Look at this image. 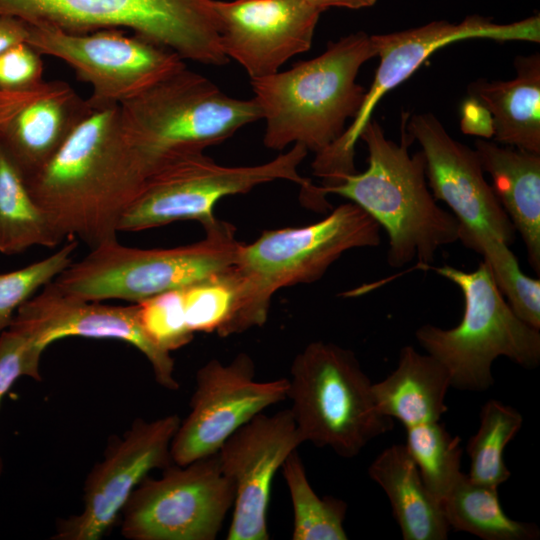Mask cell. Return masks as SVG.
<instances>
[{
	"instance_id": "obj_1",
	"label": "cell",
	"mask_w": 540,
	"mask_h": 540,
	"mask_svg": "<svg viewBox=\"0 0 540 540\" xmlns=\"http://www.w3.org/2000/svg\"><path fill=\"white\" fill-rule=\"evenodd\" d=\"M154 167L127 139L119 105L95 108L51 160L24 181L64 239L91 249L116 240L118 223Z\"/></svg>"
},
{
	"instance_id": "obj_2",
	"label": "cell",
	"mask_w": 540,
	"mask_h": 540,
	"mask_svg": "<svg viewBox=\"0 0 540 540\" xmlns=\"http://www.w3.org/2000/svg\"><path fill=\"white\" fill-rule=\"evenodd\" d=\"M360 139L368 151V167L351 173L331 187L312 185L301 199L309 208H330L327 194L347 198L367 212L388 234L387 262L402 267L417 259L426 270L439 248L458 241L456 217L436 204L426 182L425 160L421 151L410 155L413 139L401 121L400 144L386 138L372 118Z\"/></svg>"
},
{
	"instance_id": "obj_3",
	"label": "cell",
	"mask_w": 540,
	"mask_h": 540,
	"mask_svg": "<svg viewBox=\"0 0 540 540\" xmlns=\"http://www.w3.org/2000/svg\"><path fill=\"white\" fill-rule=\"evenodd\" d=\"M374 57L371 35L358 31L329 42L323 53L288 70L251 79L253 99L266 123L264 145L280 151L300 144L315 155L328 148L358 112L366 90L356 78Z\"/></svg>"
},
{
	"instance_id": "obj_4",
	"label": "cell",
	"mask_w": 540,
	"mask_h": 540,
	"mask_svg": "<svg viewBox=\"0 0 540 540\" xmlns=\"http://www.w3.org/2000/svg\"><path fill=\"white\" fill-rule=\"evenodd\" d=\"M380 225L358 205H339L303 227L265 230L241 244L233 268L240 280L234 332L261 327L276 291L320 279L346 251L380 244Z\"/></svg>"
},
{
	"instance_id": "obj_5",
	"label": "cell",
	"mask_w": 540,
	"mask_h": 540,
	"mask_svg": "<svg viewBox=\"0 0 540 540\" xmlns=\"http://www.w3.org/2000/svg\"><path fill=\"white\" fill-rule=\"evenodd\" d=\"M459 287L464 299L460 323L450 329L425 324L415 336L427 354L448 371L451 387L483 392L494 379L493 361L504 356L526 369L540 363V333L512 311L483 260L471 272L449 265L428 266Z\"/></svg>"
},
{
	"instance_id": "obj_6",
	"label": "cell",
	"mask_w": 540,
	"mask_h": 540,
	"mask_svg": "<svg viewBox=\"0 0 540 540\" xmlns=\"http://www.w3.org/2000/svg\"><path fill=\"white\" fill-rule=\"evenodd\" d=\"M127 139L154 169L219 144L261 119L254 99L234 98L186 65L119 105Z\"/></svg>"
},
{
	"instance_id": "obj_7",
	"label": "cell",
	"mask_w": 540,
	"mask_h": 540,
	"mask_svg": "<svg viewBox=\"0 0 540 540\" xmlns=\"http://www.w3.org/2000/svg\"><path fill=\"white\" fill-rule=\"evenodd\" d=\"M204 230L202 240L174 248L128 247L117 239L102 243L53 282L68 294L100 302L139 303L184 288L231 267L242 244L229 222L217 220Z\"/></svg>"
},
{
	"instance_id": "obj_8",
	"label": "cell",
	"mask_w": 540,
	"mask_h": 540,
	"mask_svg": "<svg viewBox=\"0 0 540 540\" xmlns=\"http://www.w3.org/2000/svg\"><path fill=\"white\" fill-rule=\"evenodd\" d=\"M287 399L303 442L353 458L393 428L377 408L372 382L355 354L337 344L309 343L293 359Z\"/></svg>"
},
{
	"instance_id": "obj_9",
	"label": "cell",
	"mask_w": 540,
	"mask_h": 540,
	"mask_svg": "<svg viewBox=\"0 0 540 540\" xmlns=\"http://www.w3.org/2000/svg\"><path fill=\"white\" fill-rule=\"evenodd\" d=\"M213 0H0V17L47 24L82 34L126 28L166 47L183 60L221 66L228 62Z\"/></svg>"
},
{
	"instance_id": "obj_10",
	"label": "cell",
	"mask_w": 540,
	"mask_h": 540,
	"mask_svg": "<svg viewBox=\"0 0 540 540\" xmlns=\"http://www.w3.org/2000/svg\"><path fill=\"white\" fill-rule=\"evenodd\" d=\"M307 154L304 146L294 144L271 161L251 166H224L204 151L172 157L147 177L117 230L137 232L180 220H196L206 228L218 220L214 208L219 200L277 180L299 185L303 194L312 186L298 171Z\"/></svg>"
},
{
	"instance_id": "obj_11",
	"label": "cell",
	"mask_w": 540,
	"mask_h": 540,
	"mask_svg": "<svg viewBox=\"0 0 540 540\" xmlns=\"http://www.w3.org/2000/svg\"><path fill=\"white\" fill-rule=\"evenodd\" d=\"M539 35L538 14L510 24H497L473 15L458 24L438 20L416 28L371 35L379 57L374 79L351 124L334 143L315 155L313 174L322 179V186L330 187L356 172L355 146L374 108L387 92L409 78L436 50L471 38L539 43Z\"/></svg>"
},
{
	"instance_id": "obj_12",
	"label": "cell",
	"mask_w": 540,
	"mask_h": 540,
	"mask_svg": "<svg viewBox=\"0 0 540 540\" xmlns=\"http://www.w3.org/2000/svg\"><path fill=\"white\" fill-rule=\"evenodd\" d=\"M148 476L122 509V535L131 540H215L233 507L234 484L218 454Z\"/></svg>"
},
{
	"instance_id": "obj_13",
	"label": "cell",
	"mask_w": 540,
	"mask_h": 540,
	"mask_svg": "<svg viewBox=\"0 0 540 540\" xmlns=\"http://www.w3.org/2000/svg\"><path fill=\"white\" fill-rule=\"evenodd\" d=\"M27 30L28 45L65 62L91 85L93 109L120 105L186 65L172 50L120 29L76 34L27 23Z\"/></svg>"
},
{
	"instance_id": "obj_14",
	"label": "cell",
	"mask_w": 540,
	"mask_h": 540,
	"mask_svg": "<svg viewBox=\"0 0 540 540\" xmlns=\"http://www.w3.org/2000/svg\"><path fill=\"white\" fill-rule=\"evenodd\" d=\"M190 412L171 443L172 462L184 466L218 452L240 427L287 399L288 378L255 380L253 359L239 353L230 363L211 359L199 368Z\"/></svg>"
},
{
	"instance_id": "obj_15",
	"label": "cell",
	"mask_w": 540,
	"mask_h": 540,
	"mask_svg": "<svg viewBox=\"0 0 540 540\" xmlns=\"http://www.w3.org/2000/svg\"><path fill=\"white\" fill-rule=\"evenodd\" d=\"M176 414L137 419L109 442L103 460L86 478L82 511L60 520L57 540H99L114 525L134 489L153 469L172 464L171 443L180 425Z\"/></svg>"
},
{
	"instance_id": "obj_16",
	"label": "cell",
	"mask_w": 540,
	"mask_h": 540,
	"mask_svg": "<svg viewBox=\"0 0 540 540\" xmlns=\"http://www.w3.org/2000/svg\"><path fill=\"white\" fill-rule=\"evenodd\" d=\"M405 127L421 146L435 200L445 202L459 223V238L491 234L510 245L515 228L484 177L475 149L452 138L432 113H405Z\"/></svg>"
},
{
	"instance_id": "obj_17",
	"label": "cell",
	"mask_w": 540,
	"mask_h": 540,
	"mask_svg": "<svg viewBox=\"0 0 540 540\" xmlns=\"http://www.w3.org/2000/svg\"><path fill=\"white\" fill-rule=\"evenodd\" d=\"M303 442L290 409L263 412L235 431L218 450L220 468L234 484L227 540L270 539L267 512L272 482Z\"/></svg>"
},
{
	"instance_id": "obj_18",
	"label": "cell",
	"mask_w": 540,
	"mask_h": 540,
	"mask_svg": "<svg viewBox=\"0 0 540 540\" xmlns=\"http://www.w3.org/2000/svg\"><path fill=\"white\" fill-rule=\"evenodd\" d=\"M10 326L42 351L54 341L71 336L124 341L147 358L159 385L169 390L179 388L174 360L145 334L136 303L115 306L84 300L62 291L51 281L17 309Z\"/></svg>"
},
{
	"instance_id": "obj_19",
	"label": "cell",
	"mask_w": 540,
	"mask_h": 540,
	"mask_svg": "<svg viewBox=\"0 0 540 540\" xmlns=\"http://www.w3.org/2000/svg\"><path fill=\"white\" fill-rule=\"evenodd\" d=\"M222 50L251 79L308 51L321 12L302 0H213Z\"/></svg>"
},
{
	"instance_id": "obj_20",
	"label": "cell",
	"mask_w": 540,
	"mask_h": 540,
	"mask_svg": "<svg viewBox=\"0 0 540 540\" xmlns=\"http://www.w3.org/2000/svg\"><path fill=\"white\" fill-rule=\"evenodd\" d=\"M93 110L68 83L44 81L0 126V149L27 181L51 160Z\"/></svg>"
},
{
	"instance_id": "obj_21",
	"label": "cell",
	"mask_w": 540,
	"mask_h": 540,
	"mask_svg": "<svg viewBox=\"0 0 540 540\" xmlns=\"http://www.w3.org/2000/svg\"><path fill=\"white\" fill-rule=\"evenodd\" d=\"M492 189L524 241L528 262L540 274V154L500 146L480 138L475 141Z\"/></svg>"
},
{
	"instance_id": "obj_22",
	"label": "cell",
	"mask_w": 540,
	"mask_h": 540,
	"mask_svg": "<svg viewBox=\"0 0 540 540\" xmlns=\"http://www.w3.org/2000/svg\"><path fill=\"white\" fill-rule=\"evenodd\" d=\"M514 66L513 79H478L468 95L490 113L497 143L540 154V54L518 56Z\"/></svg>"
},
{
	"instance_id": "obj_23",
	"label": "cell",
	"mask_w": 540,
	"mask_h": 540,
	"mask_svg": "<svg viewBox=\"0 0 540 540\" xmlns=\"http://www.w3.org/2000/svg\"><path fill=\"white\" fill-rule=\"evenodd\" d=\"M386 493L404 540H445L450 526L442 502L427 488L405 445L383 450L368 468Z\"/></svg>"
},
{
	"instance_id": "obj_24",
	"label": "cell",
	"mask_w": 540,
	"mask_h": 540,
	"mask_svg": "<svg viewBox=\"0 0 540 540\" xmlns=\"http://www.w3.org/2000/svg\"><path fill=\"white\" fill-rule=\"evenodd\" d=\"M451 387L445 367L429 354L404 346L394 371L372 383L378 410L403 426L440 421L447 411L445 397Z\"/></svg>"
},
{
	"instance_id": "obj_25",
	"label": "cell",
	"mask_w": 540,
	"mask_h": 540,
	"mask_svg": "<svg viewBox=\"0 0 540 540\" xmlns=\"http://www.w3.org/2000/svg\"><path fill=\"white\" fill-rule=\"evenodd\" d=\"M442 505L450 529L484 540H536L540 536L536 524L507 516L497 488L474 483L464 473L444 497Z\"/></svg>"
},
{
	"instance_id": "obj_26",
	"label": "cell",
	"mask_w": 540,
	"mask_h": 540,
	"mask_svg": "<svg viewBox=\"0 0 540 540\" xmlns=\"http://www.w3.org/2000/svg\"><path fill=\"white\" fill-rule=\"evenodd\" d=\"M62 240L0 149V252L15 255L32 246L53 248Z\"/></svg>"
},
{
	"instance_id": "obj_27",
	"label": "cell",
	"mask_w": 540,
	"mask_h": 540,
	"mask_svg": "<svg viewBox=\"0 0 540 540\" xmlns=\"http://www.w3.org/2000/svg\"><path fill=\"white\" fill-rule=\"evenodd\" d=\"M282 474L293 508V540H346L347 504L333 496H318L311 487L304 464L293 451L284 461Z\"/></svg>"
},
{
	"instance_id": "obj_28",
	"label": "cell",
	"mask_w": 540,
	"mask_h": 540,
	"mask_svg": "<svg viewBox=\"0 0 540 540\" xmlns=\"http://www.w3.org/2000/svg\"><path fill=\"white\" fill-rule=\"evenodd\" d=\"M479 418L478 430L466 446L467 476L474 483L498 488L511 476L504 450L522 427L523 417L515 408L491 399L482 406Z\"/></svg>"
},
{
	"instance_id": "obj_29",
	"label": "cell",
	"mask_w": 540,
	"mask_h": 540,
	"mask_svg": "<svg viewBox=\"0 0 540 540\" xmlns=\"http://www.w3.org/2000/svg\"><path fill=\"white\" fill-rule=\"evenodd\" d=\"M467 248L482 255L493 279L518 318L540 329V280L526 276L509 245L491 234H474L460 238Z\"/></svg>"
},
{
	"instance_id": "obj_30",
	"label": "cell",
	"mask_w": 540,
	"mask_h": 540,
	"mask_svg": "<svg viewBox=\"0 0 540 540\" xmlns=\"http://www.w3.org/2000/svg\"><path fill=\"white\" fill-rule=\"evenodd\" d=\"M240 280L233 265L182 288L186 324L192 333L234 335Z\"/></svg>"
},
{
	"instance_id": "obj_31",
	"label": "cell",
	"mask_w": 540,
	"mask_h": 540,
	"mask_svg": "<svg viewBox=\"0 0 540 540\" xmlns=\"http://www.w3.org/2000/svg\"><path fill=\"white\" fill-rule=\"evenodd\" d=\"M404 444L427 488L442 502L463 473L460 438L440 421L406 427Z\"/></svg>"
},
{
	"instance_id": "obj_32",
	"label": "cell",
	"mask_w": 540,
	"mask_h": 540,
	"mask_svg": "<svg viewBox=\"0 0 540 540\" xmlns=\"http://www.w3.org/2000/svg\"><path fill=\"white\" fill-rule=\"evenodd\" d=\"M76 248L77 240L69 239L54 254L26 267L0 274V334L10 326L17 309L24 302L72 263Z\"/></svg>"
},
{
	"instance_id": "obj_33",
	"label": "cell",
	"mask_w": 540,
	"mask_h": 540,
	"mask_svg": "<svg viewBox=\"0 0 540 540\" xmlns=\"http://www.w3.org/2000/svg\"><path fill=\"white\" fill-rule=\"evenodd\" d=\"M136 304L142 329L161 350L170 353L193 339L194 333L186 324L182 288L158 294Z\"/></svg>"
},
{
	"instance_id": "obj_34",
	"label": "cell",
	"mask_w": 540,
	"mask_h": 540,
	"mask_svg": "<svg viewBox=\"0 0 540 540\" xmlns=\"http://www.w3.org/2000/svg\"><path fill=\"white\" fill-rule=\"evenodd\" d=\"M42 353L29 337L12 326L0 334V404L18 378L28 376L40 380ZM2 466L0 458V474Z\"/></svg>"
},
{
	"instance_id": "obj_35",
	"label": "cell",
	"mask_w": 540,
	"mask_h": 540,
	"mask_svg": "<svg viewBox=\"0 0 540 540\" xmlns=\"http://www.w3.org/2000/svg\"><path fill=\"white\" fill-rule=\"evenodd\" d=\"M41 54L26 42L15 44L0 54V91L27 92L41 86Z\"/></svg>"
},
{
	"instance_id": "obj_36",
	"label": "cell",
	"mask_w": 540,
	"mask_h": 540,
	"mask_svg": "<svg viewBox=\"0 0 540 540\" xmlns=\"http://www.w3.org/2000/svg\"><path fill=\"white\" fill-rule=\"evenodd\" d=\"M461 129L463 133L480 136L483 139L493 136L492 118L488 110L469 96L461 107Z\"/></svg>"
},
{
	"instance_id": "obj_37",
	"label": "cell",
	"mask_w": 540,
	"mask_h": 540,
	"mask_svg": "<svg viewBox=\"0 0 540 540\" xmlns=\"http://www.w3.org/2000/svg\"><path fill=\"white\" fill-rule=\"evenodd\" d=\"M27 23L17 17H0V54L9 47L26 42Z\"/></svg>"
},
{
	"instance_id": "obj_38",
	"label": "cell",
	"mask_w": 540,
	"mask_h": 540,
	"mask_svg": "<svg viewBox=\"0 0 540 540\" xmlns=\"http://www.w3.org/2000/svg\"><path fill=\"white\" fill-rule=\"evenodd\" d=\"M39 88L40 86L31 91L17 93L0 91V126L29 100Z\"/></svg>"
},
{
	"instance_id": "obj_39",
	"label": "cell",
	"mask_w": 540,
	"mask_h": 540,
	"mask_svg": "<svg viewBox=\"0 0 540 540\" xmlns=\"http://www.w3.org/2000/svg\"><path fill=\"white\" fill-rule=\"evenodd\" d=\"M321 13L330 7L361 9L373 6L377 0H302Z\"/></svg>"
}]
</instances>
